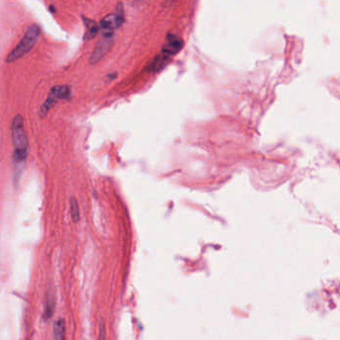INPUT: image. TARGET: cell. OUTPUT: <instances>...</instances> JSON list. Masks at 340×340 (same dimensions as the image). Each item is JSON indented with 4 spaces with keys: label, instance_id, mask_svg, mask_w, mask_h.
I'll list each match as a JSON object with an SVG mask.
<instances>
[{
    "label": "cell",
    "instance_id": "6da1fadb",
    "mask_svg": "<svg viewBox=\"0 0 340 340\" xmlns=\"http://www.w3.org/2000/svg\"><path fill=\"white\" fill-rule=\"evenodd\" d=\"M11 134L14 146L13 164L15 176H19L28 155V139L24 129V120L20 114L16 115L12 121Z\"/></svg>",
    "mask_w": 340,
    "mask_h": 340
},
{
    "label": "cell",
    "instance_id": "8fae6325",
    "mask_svg": "<svg viewBox=\"0 0 340 340\" xmlns=\"http://www.w3.org/2000/svg\"><path fill=\"white\" fill-rule=\"evenodd\" d=\"M99 340H105V329H103V324H101V325H100Z\"/></svg>",
    "mask_w": 340,
    "mask_h": 340
},
{
    "label": "cell",
    "instance_id": "277c9868",
    "mask_svg": "<svg viewBox=\"0 0 340 340\" xmlns=\"http://www.w3.org/2000/svg\"><path fill=\"white\" fill-rule=\"evenodd\" d=\"M70 96V88L65 85H61V86H55L53 87L46 100L44 101L43 105L41 106L40 110H39V117L41 119L45 118L46 115L48 114V112L51 110L52 107H54V105L57 103V102L61 99H66Z\"/></svg>",
    "mask_w": 340,
    "mask_h": 340
},
{
    "label": "cell",
    "instance_id": "ba28073f",
    "mask_svg": "<svg viewBox=\"0 0 340 340\" xmlns=\"http://www.w3.org/2000/svg\"><path fill=\"white\" fill-rule=\"evenodd\" d=\"M53 335L54 340H66V326L63 318H59L55 321L53 326Z\"/></svg>",
    "mask_w": 340,
    "mask_h": 340
},
{
    "label": "cell",
    "instance_id": "9c48e42d",
    "mask_svg": "<svg viewBox=\"0 0 340 340\" xmlns=\"http://www.w3.org/2000/svg\"><path fill=\"white\" fill-rule=\"evenodd\" d=\"M70 215H71L72 221L75 224H77L80 220V211H79L78 201H77L76 198H74V197L70 198Z\"/></svg>",
    "mask_w": 340,
    "mask_h": 340
},
{
    "label": "cell",
    "instance_id": "5b68a950",
    "mask_svg": "<svg viewBox=\"0 0 340 340\" xmlns=\"http://www.w3.org/2000/svg\"><path fill=\"white\" fill-rule=\"evenodd\" d=\"M113 44V36H102L97 43L90 57V64H97L111 49Z\"/></svg>",
    "mask_w": 340,
    "mask_h": 340
},
{
    "label": "cell",
    "instance_id": "52a82bcc",
    "mask_svg": "<svg viewBox=\"0 0 340 340\" xmlns=\"http://www.w3.org/2000/svg\"><path fill=\"white\" fill-rule=\"evenodd\" d=\"M84 19V23L86 26V33H85V40H91L93 39L100 30V25L98 23H96L95 21H93L92 19L89 18H83Z\"/></svg>",
    "mask_w": 340,
    "mask_h": 340
},
{
    "label": "cell",
    "instance_id": "8992f818",
    "mask_svg": "<svg viewBox=\"0 0 340 340\" xmlns=\"http://www.w3.org/2000/svg\"><path fill=\"white\" fill-rule=\"evenodd\" d=\"M184 46L183 40L174 34L169 33L166 37V43L163 46L162 54L167 57H172L177 54Z\"/></svg>",
    "mask_w": 340,
    "mask_h": 340
},
{
    "label": "cell",
    "instance_id": "7a4b0ae2",
    "mask_svg": "<svg viewBox=\"0 0 340 340\" xmlns=\"http://www.w3.org/2000/svg\"><path fill=\"white\" fill-rule=\"evenodd\" d=\"M40 28L37 24H32L26 30L24 36L20 40V42L15 46V48L7 55L6 62L12 63L22 56H24L27 52H29L34 45L36 44L39 36H40Z\"/></svg>",
    "mask_w": 340,
    "mask_h": 340
},
{
    "label": "cell",
    "instance_id": "30bf717a",
    "mask_svg": "<svg viewBox=\"0 0 340 340\" xmlns=\"http://www.w3.org/2000/svg\"><path fill=\"white\" fill-rule=\"evenodd\" d=\"M169 57L165 56V55H159L157 56L153 62L150 64V68L151 70H161L162 68L167 64V60Z\"/></svg>",
    "mask_w": 340,
    "mask_h": 340
},
{
    "label": "cell",
    "instance_id": "3957f363",
    "mask_svg": "<svg viewBox=\"0 0 340 340\" xmlns=\"http://www.w3.org/2000/svg\"><path fill=\"white\" fill-rule=\"evenodd\" d=\"M125 21L124 8L122 3H118L116 12L109 14L101 20L100 30L102 31V36H113L114 31L119 28Z\"/></svg>",
    "mask_w": 340,
    "mask_h": 340
}]
</instances>
